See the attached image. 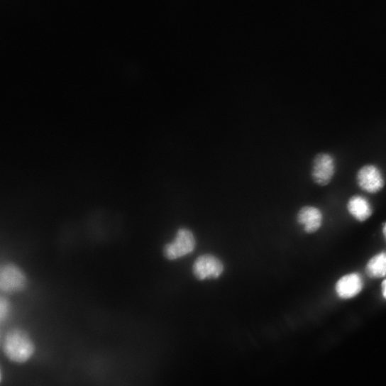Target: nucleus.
Wrapping results in <instances>:
<instances>
[{
	"instance_id": "obj_1",
	"label": "nucleus",
	"mask_w": 386,
	"mask_h": 386,
	"mask_svg": "<svg viewBox=\"0 0 386 386\" xmlns=\"http://www.w3.org/2000/svg\"><path fill=\"white\" fill-rule=\"evenodd\" d=\"M4 351L12 361L22 363L34 354L35 346L30 336L22 330H13L5 339Z\"/></svg>"
},
{
	"instance_id": "obj_13",
	"label": "nucleus",
	"mask_w": 386,
	"mask_h": 386,
	"mask_svg": "<svg viewBox=\"0 0 386 386\" xmlns=\"http://www.w3.org/2000/svg\"><path fill=\"white\" fill-rule=\"evenodd\" d=\"M381 233L384 241L386 242V221L382 224Z\"/></svg>"
},
{
	"instance_id": "obj_2",
	"label": "nucleus",
	"mask_w": 386,
	"mask_h": 386,
	"mask_svg": "<svg viewBox=\"0 0 386 386\" xmlns=\"http://www.w3.org/2000/svg\"><path fill=\"white\" fill-rule=\"evenodd\" d=\"M197 241L193 232L187 228L178 229L174 240L163 248V255L169 260H177L195 251Z\"/></svg>"
},
{
	"instance_id": "obj_7",
	"label": "nucleus",
	"mask_w": 386,
	"mask_h": 386,
	"mask_svg": "<svg viewBox=\"0 0 386 386\" xmlns=\"http://www.w3.org/2000/svg\"><path fill=\"white\" fill-rule=\"evenodd\" d=\"M336 173V162L334 157L326 153H319L314 160L311 177L320 186H326L333 180Z\"/></svg>"
},
{
	"instance_id": "obj_5",
	"label": "nucleus",
	"mask_w": 386,
	"mask_h": 386,
	"mask_svg": "<svg viewBox=\"0 0 386 386\" xmlns=\"http://www.w3.org/2000/svg\"><path fill=\"white\" fill-rule=\"evenodd\" d=\"M365 280L363 275L357 271L347 272L336 281L334 294L342 301L352 300L363 292Z\"/></svg>"
},
{
	"instance_id": "obj_3",
	"label": "nucleus",
	"mask_w": 386,
	"mask_h": 386,
	"mask_svg": "<svg viewBox=\"0 0 386 386\" xmlns=\"http://www.w3.org/2000/svg\"><path fill=\"white\" fill-rule=\"evenodd\" d=\"M28 284V276L20 266L13 263L0 265V292L9 294L20 293Z\"/></svg>"
},
{
	"instance_id": "obj_12",
	"label": "nucleus",
	"mask_w": 386,
	"mask_h": 386,
	"mask_svg": "<svg viewBox=\"0 0 386 386\" xmlns=\"http://www.w3.org/2000/svg\"><path fill=\"white\" fill-rule=\"evenodd\" d=\"M380 293L381 297L386 302V278L382 280L380 285Z\"/></svg>"
},
{
	"instance_id": "obj_9",
	"label": "nucleus",
	"mask_w": 386,
	"mask_h": 386,
	"mask_svg": "<svg viewBox=\"0 0 386 386\" xmlns=\"http://www.w3.org/2000/svg\"><path fill=\"white\" fill-rule=\"evenodd\" d=\"M346 209L351 219L359 224L368 221L374 213L371 202L360 194L351 196L347 201Z\"/></svg>"
},
{
	"instance_id": "obj_11",
	"label": "nucleus",
	"mask_w": 386,
	"mask_h": 386,
	"mask_svg": "<svg viewBox=\"0 0 386 386\" xmlns=\"http://www.w3.org/2000/svg\"><path fill=\"white\" fill-rule=\"evenodd\" d=\"M11 310V307L9 300L0 296V323L5 321L9 317Z\"/></svg>"
},
{
	"instance_id": "obj_10",
	"label": "nucleus",
	"mask_w": 386,
	"mask_h": 386,
	"mask_svg": "<svg viewBox=\"0 0 386 386\" xmlns=\"http://www.w3.org/2000/svg\"><path fill=\"white\" fill-rule=\"evenodd\" d=\"M364 271L371 280L386 278V250H380L370 256L365 264Z\"/></svg>"
},
{
	"instance_id": "obj_6",
	"label": "nucleus",
	"mask_w": 386,
	"mask_h": 386,
	"mask_svg": "<svg viewBox=\"0 0 386 386\" xmlns=\"http://www.w3.org/2000/svg\"><path fill=\"white\" fill-rule=\"evenodd\" d=\"M192 275L200 280H216L225 272L222 260L213 254H204L197 258L192 266Z\"/></svg>"
},
{
	"instance_id": "obj_4",
	"label": "nucleus",
	"mask_w": 386,
	"mask_h": 386,
	"mask_svg": "<svg viewBox=\"0 0 386 386\" xmlns=\"http://www.w3.org/2000/svg\"><path fill=\"white\" fill-rule=\"evenodd\" d=\"M355 182L358 187L370 195H376L385 187V178L382 170L375 165L367 164L357 171Z\"/></svg>"
},
{
	"instance_id": "obj_8",
	"label": "nucleus",
	"mask_w": 386,
	"mask_h": 386,
	"mask_svg": "<svg viewBox=\"0 0 386 386\" xmlns=\"http://www.w3.org/2000/svg\"><path fill=\"white\" fill-rule=\"evenodd\" d=\"M297 221L307 233L314 234L323 227L324 214L319 207L306 206L299 211Z\"/></svg>"
},
{
	"instance_id": "obj_14",
	"label": "nucleus",
	"mask_w": 386,
	"mask_h": 386,
	"mask_svg": "<svg viewBox=\"0 0 386 386\" xmlns=\"http://www.w3.org/2000/svg\"><path fill=\"white\" fill-rule=\"evenodd\" d=\"M2 381V373L1 370H0V382Z\"/></svg>"
}]
</instances>
